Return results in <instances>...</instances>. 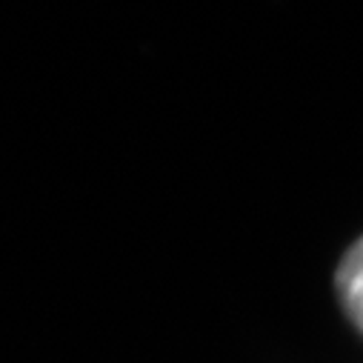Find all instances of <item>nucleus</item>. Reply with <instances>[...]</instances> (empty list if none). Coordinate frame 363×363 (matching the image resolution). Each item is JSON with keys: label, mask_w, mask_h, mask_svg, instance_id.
Masks as SVG:
<instances>
[{"label": "nucleus", "mask_w": 363, "mask_h": 363, "mask_svg": "<svg viewBox=\"0 0 363 363\" xmlns=\"http://www.w3.org/2000/svg\"><path fill=\"white\" fill-rule=\"evenodd\" d=\"M335 284H337V295H340V303L349 320L363 332V238L352 243L349 252L343 255Z\"/></svg>", "instance_id": "nucleus-1"}]
</instances>
